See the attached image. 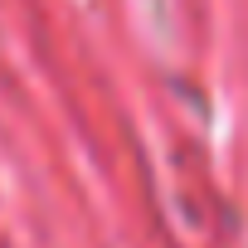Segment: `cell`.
<instances>
[{
	"instance_id": "obj_1",
	"label": "cell",
	"mask_w": 248,
	"mask_h": 248,
	"mask_svg": "<svg viewBox=\"0 0 248 248\" xmlns=\"http://www.w3.org/2000/svg\"><path fill=\"white\" fill-rule=\"evenodd\" d=\"M146 15L156 20V30L166 34V0H146Z\"/></svg>"
}]
</instances>
